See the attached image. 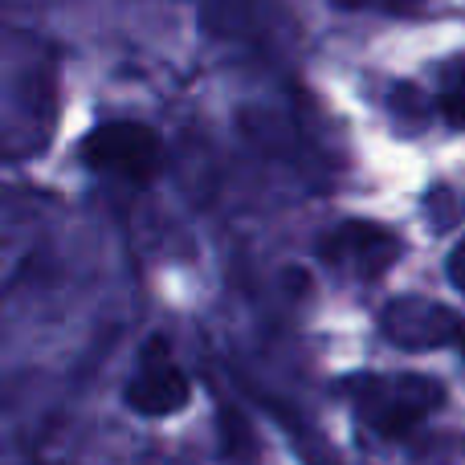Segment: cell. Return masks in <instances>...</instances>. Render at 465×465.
I'll use <instances>...</instances> for the list:
<instances>
[{"label":"cell","instance_id":"obj_1","mask_svg":"<svg viewBox=\"0 0 465 465\" xmlns=\"http://www.w3.org/2000/svg\"><path fill=\"white\" fill-rule=\"evenodd\" d=\"M355 412L380 437H409L420 420H429L445 404V384L417 371L396 376H355L347 384Z\"/></svg>","mask_w":465,"mask_h":465},{"label":"cell","instance_id":"obj_2","mask_svg":"<svg viewBox=\"0 0 465 465\" xmlns=\"http://www.w3.org/2000/svg\"><path fill=\"white\" fill-rule=\"evenodd\" d=\"M82 163L103 176H119L131 184H147L163 168V139L155 127L135 119H114L82 139Z\"/></svg>","mask_w":465,"mask_h":465},{"label":"cell","instance_id":"obj_3","mask_svg":"<svg viewBox=\"0 0 465 465\" xmlns=\"http://www.w3.org/2000/svg\"><path fill=\"white\" fill-rule=\"evenodd\" d=\"M461 319L450 306L433 302L425 294H401L388 298V306L380 311V331L392 347L404 351H437V347H450L458 339Z\"/></svg>","mask_w":465,"mask_h":465},{"label":"cell","instance_id":"obj_4","mask_svg":"<svg viewBox=\"0 0 465 465\" xmlns=\"http://www.w3.org/2000/svg\"><path fill=\"white\" fill-rule=\"evenodd\" d=\"M319 253L339 270H351L360 278H380L401 262L404 245L392 229L376 225V221H343L322 237Z\"/></svg>","mask_w":465,"mask_h":465},{"label":"cell","instance_id":"obj_5","mask_svg":"<svg viewBox=\"0 0 465 465\" xmlns=\"http://www.w3.org/2000/svg\"><path fill=\"white\" fill-rule=\"evenodd\" d=\"M127 404L139 412V417H172L188 404L193 396V380L180 363H172L168 343L163 339H152L143 347V363H139L135 380L127 384Z\"/></svg>","mask_w":465,"mask_h":465},{"label":"cell","instance_id":"obj_6","mask_svg":"<svg viewBox=\"0 0 465 465\" xmlns=\"http://www.w3.org/2000/svg\"><path fill=\"white\" fill-rule=\"evenodd\" d=\"M437 106H441V119L450 123L453 131H465V57H458V62H450L441 70Z\"/></svg>","mask_w":465,"mask_h":465},{"label":"cell","instance_id":"obj_7","mask_svg":"<svg viewBox=\"0 0 465 465\" xmlns=\"http://www.w3.org/2000/svg\"><path fill=\"white\" fill-rule=\"evenodd\" d=\"M335 8H347V13H384V16H404L417 13L425 0H331Z\"/></svg>","mask_w":465,"mask_h":465},{"label":"cell","instance_id":"obj_8","mask_svg":"<svg viewBox=\"0 0 465 465\" xmlns=\"http://www.w3.org/2000/svg\"><path fill=\"white\" fill-rule=\"evenodd\" d=\"M445 273H450V282H453V286H458L461 294H465V237L450 249V262H445Z\"/></svg>","mask_w":465,"mask_h":465},{"label":"cell","instance_id":"obj_9","mask_svg":"<svg viewBox=\"0 0 465 465\" xmlns=\"http://www.w3.org/2000/svg\"><path fill=\"white\" fill-rule=\"evenodd\" d=\"M453 347H458V351H461V360H465V322L458 327V339H453Z\"/></svg>","mask_w":465,"mask_h":465}]
</instances>
